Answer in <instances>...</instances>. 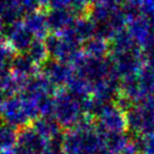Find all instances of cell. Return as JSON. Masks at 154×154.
Listing matches in <instances>:
<instances>
[{
	"label": "cell",
	"instance_id": "4",
	"mask_svg": "<svg viewBox=\"0 0 154 154\" xmlns=\"http://www.w3.org/2000/svg\"><path fill=\"white\" fill-rule=\"evenodd\" d=\"M128 129L136 138L154 133V99L132 103L127 111Z\"/></svg>",
	"mask_w": 154,
	"mask_h": 154
},
{
	"label": "cell",
	"instance_id": "2",
	"mask_svg": "<svg viewBox=\"0 0 154 154\" xmlns=\"http://www.w3.org/2000/svg\"><path fill=\"white\" fill-rule=\"evenodd\" d=\"M90 110H95L94 103L88 98L60 88L54 94L49 117L60 128H72L87 119Z\"/></svg>",
	"mask_w": 154,
	"mask_h": 154
},
{
	"label": "cell",
	"instance_id": "3",
	"mask_svg": "<svg viewBox=\"0 0 154 154\" xmlns=\"http://www.w3.org/2000/svg\"><path fill=\"white\" fill-rule=\"evenodd\" d=\"M94 124L106 134H126L128 130L127 111L117 103L108 101L95 109Z\"/></svg>",
	"mask_w": 154,
	"mask_h": 154
},
{
	"label": "cell",
	"instance_id": "1",
	"mask_svg": "<svg viewBox=\"0 0 154 154\" xmlns=\"http://www.w3.org/2000/svg\"><path fill=\"white\" fill-rule=\"evenodd\" d=\"M127 134L109 135L86 119L62 137L63 154H122Z\"/></svg>",
	"mask_w": 154,
	"mask_h": 154
}]
</instances>
